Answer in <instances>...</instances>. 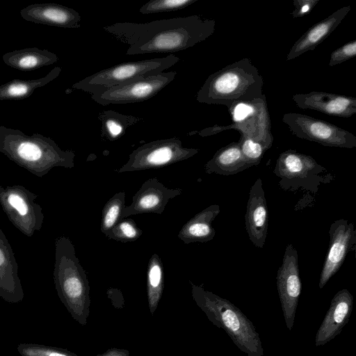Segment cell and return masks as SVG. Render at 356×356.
Segmentation results:
<instances>
[{"label":"cell","mask_w":356,"mask_h":356,"mask_svg":"<svg viewBox=\"0 0 356 356\" xmlns=\"http://www.w3.org/2000/svg\"><path fill=\"white\" fill-rule=\"evenodd\" d=\"M192 294L209 319L223 329L236 346L248 356H263L258 332L243 312L227 299L192 284Z\"/></svg>","instance_id":"cell-5"},{"label":"cell","mask_w":356,"mask_h":356,"mask_svg":"<svg viewBox=\"0 0 356 356\" xmlns=\"http://www.w3.org/2000/svg\"><path fill=\"white\" fill-rule=\"evenodd\" d=\"M53 277L60 300L72 316L83 323L89 305L88 281L72 242L64 236L55 241Z\"/></svg>","instance_id":"cell-4"},{"label":"cell","mask_w":356,"mask_h":356,"mask_svg":"<svg viewBox=\"0 0 356 356\" xmlns=\"http://www.w3.org/2000/svg\"><path fill=\"white\" fill-rule=\"evenodd\" d=\"M293 101L302 109H312L330 116L350 118L356 113V98L334 93L312 91L293 95Z\"/></svg>","instance_id":"cell-17"},{"label":"cell","mask_w":356,"mask_h":356,"mask_svg":"<svg viewBox=\"0 0 356 356\" xmlns=\"http://www.w3.org/2000/svg\"><path fill=\"white\" fill-rule=\"evenodd\" d=\"M233 123L228 126L215 125L196 133L202 136L218 134L227 129H236L241 138H247L269 149L273 142L270 116L265 95L252 102L238 103L230 108Z\"/></svg>","instance_id":"cell-7"},{"label":"cell","mask_w":356,"mask_h":356,"mask_svg":"<svg viewBox=\"0 0 356 356\" xmlns=\"http://www.w3.org/2000/svg\"><path fill=\"white\" fill-rule=\"evenodd\" d=\"M245 225L250 241L254 246L262 248L268 234V211L260 178L257 179L250 190Z\"/></svg>","instance_id":"cell-16"},{"label":"cell","mask_w":356,"mask_h":356,"mask_svg":"<svg viewBox=\"0 0 356 356\" xmlns=\"http://www.w3.org/2000/svg\"><path fill=\"white\" fill-rule=\"evenodd\" d=\"M38 195L22 185H0V205L10 222L31 237L42 227L44 215L35 202Z\"/></svg>","instance_id":"cell-9"},{"label":"cell","mask_w":356,"mask_h":356,"mask_svg":"<svg viewBox=\"0 0 356 356\" xmlns=\"http://www.w3.org/2000/svg\"><path fill=\"white\" fill-rule=\"evenodd\" d=\"M143 234L132 219H121L105 236L122 243L136 241Z\"/></svg>","instance_id":"cell-29"},{"label":"cell","mask_w":356,"mask_h":356,"mask_svg":"<svg viewBox=\"0 0 356 356\" xmlns=\"http://www.w3.org/2000/svg\"><path fill=\"white\" fill-rule=\"evenodd\" d=\"M179 61L170 54L165 57L122 63L100 70L75 83L72 88L98 95L113 87L135 79L156 75Z\"/></svg>","instance_id":"cell-6"},{"label":"cell","mask_w":356,"mask_h":356,"mask_svg":"<svg viewBox=\"0 0 356 356\" xmlns=\"http://www.w3.org/2000/svg\"><path fill=\"white\" fill-rule=\"evenodd\" d=\"M182 191L180 188H168L156 178H150L133 196L131 204L124 208L120 218L143 213L161 214L170 200L181 195Z\"/></svg>","instance_id":"cell-15"},{"label":"cell","mask_w":356,"mask_h":356,"mask_svg":"<svg viewBox=\"0 0 356 356\" xmlns=\"http://www.w3.org/2000/svg\"><path fill=\"white\" fill-rule=\"evenodd\" d=\"M195 148L182 146L177 138L161 139L145 143L134 149L118 172L139 171L165 167L186 160L198 153Z\"/></svg>","instance_id":"cell-10"},{"label":"cell","mask_w":356,"mask_h":356,"mask_svg":"<svg viewBox=\"0 0 356 356\" xmlns=\"http://www.w3.org/2000/svg\"><path fill=\"white\" fill-rule=\"evenodd\" d=\"M252 167L243 156L238 142H232L218 149L205 164L207 174L234 175Z\"/></svg>","instance_id":"cell-23"},{"label":"cell","mask_w":356,"mask_h":356,"mask_svg":"<svg viewBox=\"0 0 356 356\" xmlns=\"http://www.w3.org/2000/svg\"><path fill=\"white\" fill-rule=\"evenodd\" d=\"M0 297L9 303L23 300L24 293L18 275V265L13 248L0 228Z\"/></svg>","instance_id":"cell-20"},{"label":"cell","mask_w":356,"mask_h":356,"mask_svg":"<svg viewBox=\"0 0 356 356\" xmlns=\"http://www.w3.org/2000/svg\"><path fill=\"white\" fill-rule=\"evenodd\" d=\"M276 280L284 321L287 328L291 330L302 289L298 252L292 244L286 247Z\"/></svg>","instance_id":"cell-13"},{"label":"cell","mask_w":356,"mask_h":356,"mask_svg":"<svg viewBox=\"0 0 356 356\" xmlns=\"http://www.w3.org/2000/svg\"><path fill=\"white\" fill-rule=\"evenodd\" d=\"M238 143L243 156L251 166L257 165L267 151L260 143L247 138L240 137Z\"/></svg>","instance_id":"cell-32"},{"label":"cell","mask_w":356,"mask_h":356,"mask_svg":"<svg viewBox=\"0 0 356 356\" xmlns=\"http://www.w3.org/2000/svg\"><path fill=\"white\" fill-rule=\"evenodd\" d=\"M214 19L194 15L146 23L117 22L103 29L129 44L127 55L171 53L207 40L216 29Z\"/></svg>","instance_id":"cell-1"},{"label":"cell","mask_w":356,"mask_h":356,"mask_svg":"<svg viewBox=\"0 0 356 356\" xmlns=\"http://www.w3.org/2000/svg\"><path fill=\"white\" fill-rule=\"evenodd\" d=\"M353 304V296L348 290L344 289L335 294L316 332V346L325 345L341 332L350 318Z\"/></svg>","instance_id":"cell-19"},{"label":"cell","mask_w":356,"mask_h":356,"mask_svg":"<svg viewBox=\"0 0 356 356\" xmlns=\"http://www.w3.org/2000/svg\"><path fill=\"white\" fill-rule=\"evenodd\" d=\"M356 56V40H353L330 54L329 67H333Z\"/></svg>","instance_id":"cell-33"},{"label":"cell","mask_w":356,"mask_h":356,"mask_svg":"<svg viewBox=\"0 0 356 356\" xmlns=\"http://www.w3.org/2000/svg\"><path fill=\"white\" fill-rule=\"evenodd\" d=\"M350 9V6H343L311 26L293 44L286 56V61L314 49L337 28Z\"/></svg>","instance_id":"cell-21"},{"label":"cell","mask_w":356,"mask_h":356,"mask_svg":"<svg viewBox=\"0 0 356 356\" xmlns=\"http://www.w3.org/2000/svg\"><path fill=\"white\" fill-rule=\"evenodd\" d=\"M197 0H150L139 9L143 15L163 12L177 11L184 9Z\"/></svg>","instance_id":"cell-30"},{"label":"cell","mask_w":356,"mask_h":356,"mask_svg":"<svg viewBox=\"0 0 356 356\" xmlns=\"http://www.w3.org/2000/svg\"><path fill=\"white\" fill-rule=\"evenodd\" d=\"M125 207V192L116 193L105 204L102 209L101 232L106 235L120 220Z\"/></svg>","instance_id":"cell-28"},{"label":"cell","mask_w":356,"mask_h":356,"mask_svg":"<svg viewBox=\"0 0 356 356\" xmlns=\"http://www.w3.org/2000/svg\"><path fill=\"white\" fill-rule=\"evenodd\" d=\"M264 80L251 60L245 58L211 74L198 90L200 103L234 105L262 97Z\"/></svg>","instance_id":"cell-3"},{"label":"cell","mask_w":356,"mask_h":356,"mask_svg":"<svg viewBox=\"0 0 356 356\" xmlns=\"http://www.w3.org/2000/svg\"><path fill=\"white\" fill-rule=\"evenodd\" d=\"M273 173L280 179L279 186L289 191L302 188L317 193L321 184L329 183L333 179L313 157L293 149L280 154Z\"/></svg>","instance_id":"cell-8"},{"label":"cell","mask_w":356,"mask_h":356,"mask_svg":"<svg viewBox=\"0 0 356 356\" xmlns=\"http://www.w3.org/2000/svg\"><path fill=\"white\" fill-rule=\"evenodd\" d=\"M320 0H293L295 9L291 13L293 18L303 17L310 13Z\"/></svg>","instance_id":"cell-34"},{"label":"cell","mask_w":356,"mask_h":356,"mask_svg":"<svg viewBox=\"0 0 356 356\" xmlns=\"http://www.w3.org/2000/svg\"><path fill=\"white\" fill-rule=\"evenodd\" d=\"M220 211L218 204H212L197 213L184 225L178 234V238L185 244L211 241L216 234L212 222Z\"/></svg>","instance_id":"cell-22"},{"label":"cell","mask_w":356,"mask_h":356,"mask_svg":"<svg viewBox=\"0 0 356 356\" xmlns=\"http://www.w3.org/2000/svg\"><path fill=\"white\" fill-rule=\"evenodd\" d=\"M26 21L65 29L81 26V15L69 7L52 3H34L20 10Z\"/></svg>","instance_id":"cell-18"},{"label":"cell","mask_w":356,"mask_h":356,"mask_svg":"<svg viewBox=\"0 0 356 356\" xmlns=\"http://www.w3.org/2000/svg\"><path fill=\"white\" fill-rule=\"evenodd\" d=\"M3 60L8 66L20 71H33L57 62L58 57L47 49L25 48L5 54Z\"/></svg>","instance_id":"cell-24"},{"label":"cell","mask_w":356,"mask_h":356,"mask_svg":"<svg viewBox=\"0 0 356 356\" xmlns=\"http://www.w3.org/2000/svg\"><path fill=\"white\" fill-rule=\"evenodd\" d=\"M102 122V134L107 140L113 141L120 138L129 127L142 119L138 117L124 115L115 111H105L99 115Z\"/></svg>","instance_id":"cell-26"},{"label":"cell","mask_w":356,"mask_h":356,"mask_svg":"<svg viewBox=\"0 0 356 356\" xmlns=\"http://www.w3.org/2000/svg\"><path fill=\"white\" fill-rule=\"evenodd\" d=\"M60 67H55L46 76L35 79H13L0 86V100L24 99L30 97L38 88L42 87L60 74Z\"/></svg>","instance_id":"cell-25"},{"label":"cell","mask_w":356,"mask_h":356,"mask_svg":"<svg viewBox=\"0 0 356 356\" xmlns=\"http://www.w3.org/2000/svg\"><path fill=\"white\" fill-rule=\"evenodd\" d=\"M17 350L22 356H77L65 349L33 343H19Z\"/></svg>","instance_id":"cell-31"},{"label":"cell","mask_w":356,"mask_h":356,"mask_svg":"<svg viewBox=\"0 0 356 356\" xmlns=\"http://www.w3.org/2000/svg\"><path fill=\"white\" fill-rule=\"evenodd\" d=\"M282 121L299 138L327 147H356V136L353 134L328 122L298 113L284 114Z\"/></svg>","instance_id":"cell-11"},{"label":"cell","mask_w":356,"mask_h":356,"mask_svg":"<svg viewBox=\"0 0 356 356\" xmlns=\"http://www.w3.org/2000/svg\"><path fill=\"white\" fill-rule=\"evenodd\" d=\"M329 236L328 250L320 275V289L339 270L348 252L355 248L356 230L354 224L348 220L334 221L330 225Z\"/></svg>","instance_id":"cell-14"},{"label":"cell","mask_w":356,"mask_h":356,"mask_svg":"<svg viewBox=\"0 0 356 356\" xmlns=\"http://www.w3.org/2000/svg\"><path fill=\"white\" fill-rule=\"evenodd\" d=\"M0 152L31 174L42 177L55 167L72 168L75 154L63 150L49 137L26 135L22 131L0 125Z\"/></svg>","instance_id":"cell-2"},{"label":"cell","mask_w":356,"mask_h":356,"mask_svg":"<svg viewBox=\"0 0 356 356\" xmlns=\"http://www.w3.org/2000/svg\"><path fill=\"white\" fill-rule=\"evenodd\" d=\"M176 74V72H168L135 79L92 95L91 98L103 106L143 102L157 95L174 80Z\"/></svg>","instance_id":"cell-12"},{"label":"cell","mask_w":356,"mask_h":356,"mask_svg":"<svg viewBox=\"0 0 356 356\" xmlns=\"http://www.w3.org/2000/svg\"><path fill=\"white\" fill-rule=\"evenodd\" d=\"M147 280L149 304L153 311L156 307L163 288V263L156 253L149 260Z\"/></svg>","instance_id":"cell-27"}]
</instances>
